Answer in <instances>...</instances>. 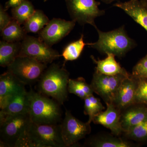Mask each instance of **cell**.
<instances>
[{"instance_id": "12", "label": "cell", "mask_w": 147, "mask_h": 147, "mask_svg": "<svg viewBox=\"0 0 147 147\" xmlns=\"http://www.w3.org/2000/svg\"><path fill=\"white\" fill-rule=\"evenodd\" d=\"M138 84V78L131 74L124 79L117 92L113 104L120 110L135 104Z\"/></svg>"}, {"instance_id": "13", "label": "cell", "mask_w": 147, "mask_h": 147, "mask_svg": "<svg viewBox=\"0 0 147 147\" xmlns=\"http://www.w3.org/2000/svg\"><path fill=\"white\" fill-rule=\"evenodd\" d=\"M107 109L95 116L92 121L111 130L112 134L118 136L123 132L121 122V110L113 103H106Z\"/></svg>"}, {"instance_id": "25", "label": "cell", "mask_w": 147, "mask_h": 147, "mask_svg": "<svg viewBox=\"0 0 147 147\" xmlns=\"http://www.w3.org/2000/svg\"><path fill=\"white\" fill-rule=\"evenodd\" d=\"M87 43L84 41V35L82 34L79 39L68 44L63 51L62 56L65 61L76 60L79 57Z\"/></svg>"}, {"instance_id": "30", "label": "cell", "mask_w": 147, "mask_h": 147, "mask_svg": "<svg viewBox=\"0 0 147 147\" xmlns=\"http://www.w3.org/2000/svg\"><path fill=\"white\" fill-rule=\"evenodd\" d=\"M13 18L11 17L6 11L3 7V6L0 7V30L1 31L7 26L12 21Z\"/></svg>"}, {"instance_id": "3", "label": "cell", "mask_w": 147, "mask_h": 147, "mask_svg": "<svg viewBox=\"0 0 147 147\" xmlns=\"http://www.w3.org/2000/svg\"><path fill=\"white\" fill-rule=\"evenodd\" d=\"M98 35L96 42L87 43V45L103 54L112 53L119 58L123 57L136 46V43L127 35L124 26L108 32L95 28Z\"/></svg>"}, {"instance_id": "29", "label": "cell", "mask_w": 147, "mask_h": 147, "mask_svg": "<svg viewBox=\"0 0 147 147\" xmlns=\"http://www.w3.org/2000/svg\"><path fill=\"white\" fill-rule=\"evenodd\" d=\"M131 75L139 79H147V54L134 66Z\"/></svg>"}, {"instance_id": "27", "label": "cell", "mask_w": 147, "mask_h": 147, "mask_svg": "<svg viewBox=\"0 0 147 147\" xmlns=\"http://www.w3.org/2000/svg\"><path fill=\"white\" fill-rule=\"evenodd\" d=\"M125 136L129 139L143 141L147 139V120L124 132Z\"/></svg>"}, {"instance_id": "18", "label": "cell", "mask_w": 147, "mask_h": 147, "mask_svg": "<svg viewBox=\"0 0 147 147\" xmlns=\"http://www.w3.org/2000/svg\"><path fill=\"white\" fill-rule=\"evenodd\" d=\"M107 57L104 59L96 60L94 56H91L92 60L96 64V70L99 73L109 76L123 74L129 76L130 74L122 67L115 59V56L112 53L106 54Z\"/></svg>"}, {"instance_id": "23", "label": "cell", "mask_w": 147, "mask_h": 147, "mask_svg": "<svg viewBox=\"0 0 147 147\" xmlns=\"http://www.w3.org/2000/svg\"><path fill=\"white\" fill-rule=\"evenodd\" d=\"M35 11L32 3L28 0H23L21 3L11 8L12 18L20 25L24 24Z\"/></svg>"}, {"instance_id": "11", "label": "cell", "mask_w": 147, "mask_h": 147, "mask_svg": "<svg viewBox=\"0 0 147 147\" xmlns=\"http://www.w3.org/2000/svg\"><path fill=\"white\" fill-rule=\"evenodd\" d=\"M76 22L53 18L39 32L40 39L51 47L60 41L73 30Z\"/></svg>"}, {"instance_id": "19", "label": "cell", "mask_w": 147, "mask_h": 147, "mask_svg": "<svg viewBox=\"0 0 147 147\" xmlns=\"http://www.w3.org/2000/svg\"><path fill=\"white\" fill-rule=\"evenodd\" d=\"M21 42L0 41V65L6 67L9 65L18 57Z\"/></svg>"}, {"instance_id": "10", "label": "cell", "mask_w": 147, "mask_h": 147, "mask_svg": "<svg viewBox=\"0 0 147 147\" xmlns=\"http://www.w3.org/2000/svg\"><path fill=\"white\" fill-rule=\"evenodd\" d=\"M61 133L66 147L74 146L91 131L90 123L79 120L66 110L65 115L61 124Z\"/></svg>"}, {"instance_id": "1", "label": "cell", "mask_w": 147, "mask_h": 147, "mask_svg": "<svg viewBox=\"0 0 147 147\" xmlns=\"http://www.w3.org/2000/svg\"><path fill=\"white\" fill-rule=\"evenodd\" d=\"M32 122L29 114L0 115L1 147H26Z\"/></svg>"}, {"instance_id": "4", "label": "cell", "mask_w": 147, "mask_h": 147, "mask_svg": "<svg viewBox=\"0 0 147 147\" xmlns=\"http://www.w3.org/2000/svg\"><path fill=\"white\" fill-rule=\"evenodd\" d=\"M29 115L32 121L39 124H57L61 119L60 104L56 100L35 92H28Z\"/></svg>"}, {"instance_id": "9", "label": "cell", "mask_w": 147, "mask_h": 147, "mask_svg": "<svg viewBox=\"0 0 147 147\" xmlns=\"http://www.w3.org/2000/svg\"><path fill=\"white\" fill-rule=\"evenodd\" d=\"M129 76L121 74L109 76L95 70L90 86L94 92L100 96L105 103H113L122 82Z\"/></svg>"}, {"instance_id": "33", "label": "cell", "mask_w": 147, "mask_h": 147, "mask_svg": "<svg viewBox=\"0 0 147 147\" xmlns=\"http://www.w3.org/2000/svg\"><path fill=\"white\" fill-rule=\"evenodd\" d=\"M142 1L146 3V4L147 5V0H142Z\"/></svg>"}, {"instance_id": "5", "label": "cell", "mask_w": 147, "mask_h": 147, "mask_svg": "<svg viewBox=\"0 0 147 147\" xmlns=\"http://www.w3.org/2000/svg\"><path fill=\"white\" fill-rule=\"evenodd\" d=\"M66 147L61 124H39L32 122L26 147Z\"/></svg>"}, {"instance_id": "32", "label": "cell", "mask_w": 147, "mask_h": 147, "mask_svg": "<svg viewBox=\"0 0 147 147\" xmlns=\"http://www.w3.org/2000/svg\"><path fill=\"white\" fill-rule=\"evenodd\" d=\"M101 1L105 3L110 4L114 1H117V0H101Z\"/></svg>"}, {"instance_id": "2", "label": "cell", "mask_w": 147, "mask_h": 147, "mask_svg": "<svg viewBox=\"0 0 147 147\" xmlns=\"http://www.w3.org/2000/svg\"><path fill=\"white\" fill-rule=\"evenodd\" d=\"M69 75L63 66L53 64L46 69L38 81V92L63 105L68 97Z\"/></svg>"}, {"instance_id": "26", "label": "cell", "mask_w": 147, "mask_h": 147, "mask_svg": "<svg viewBox=\"0 0 147 147\" xmlns=\"http://www.w3.org/2000/svg\"><path fill=\"white\" fill-rule=\"evenodd\" d=\"M84 100V113L89 116L88 122L91 123L95 116L105 110L99 98L94 97L93 94L85 98Z\"/></svg>"}, {"instance_id": "14", "label": "cell", "mask_w": 147, "mask_h": 147, "mask_svg": "<svg viewBox=\"0 0 147 147\" xmlns=\"http://www.w3.org/2000/svg\"><path fill=\"white\" fill-rule=\"evenodd\" d=\"M25 85L14 75L7 71L0 76V107L9 98L26 91Z\"/></svg>"}, {"instance_id": "17", "label": "cell", "mask_w": 147, "mask_h": 147, "mask_svg": "<svg viewBox=\"0 0 147 147\" xmlns=\"http://www.w3.org/2000/svg\"><path fill=\"white\" fill-rule=\"evenodd\" d=\"M0 108V115H14L29 114L28 92L26 90L11 96Z\"/></svg>"}, {"instance_id": "20", "label": "cell", "mask_w": 147, "mask_h": 147, "mask_svg": "<svg viewBox=\"0 0 147 147\" xmlns=\"http://www.w3.org/2000/svg\"><path fill=\"white\" fill-rule=\"evenodd\" d=\"M48 17L42 10H35L24 24V28L27 33L39 32L49 22Z\"/></svg>"}, {"instance_id": "24", "label": "cell", "mask_w": 147, "mask_h": 147, "mask_svg": "<svg viewBox=\"0 0 147 147\" xmlns=\"http://www.w3.org/2000/svg\"><path fill=\"white\" fill-rule=\"evenodd\" d=\"M86 145L95 147H129L131 144L126 141L113 136H103L90 139Z\"/></svg>"}, {"instance_id": "16", "label": "cell", "mask_w": 147, "mask_h": 147, "mask_svg": "<svg viewBox=\"0 0 147 147\" xmlns=\"http://www.w3.org/2000/svg\"><path fill=\"white\" fill-rule=\"evenodd\" d=\"M131 105L121 113V122L123 132L147 120V105Z\"/></svg>"}, {"instance_id": "22", "label": "cell", "mask_w": 147, "mask_h": 147, "mask_svg": "<svg viewBox=\"0 0 147 147\" xmlns=\"http://www.w3.org/2000/svg\"><path fill=\"white\" fill-rule=\"evenodd\" d=\"M68 90L69 92L76 95L84 100L94 92L90 85L87 84L82 77L77 79H69Z\"/></svg>"}, {"instance_id": "6", "label": "cell", "mask_w": 147, "mask_h": 147, "mask_svg": "<svg viewBox=\"0 0 147 147\" xmlns=\"http://www.w3.org/2000/svg\"><path fill=\"white\" fill-rule=\"evenodd\" d=\"M7 67L21 83L31 85L39 81L47 65L32 58L18 57Z\"/></svg>"}, {"instance_id": "8", "label": "cell", "mask_w": 147, "mask_h": 147, "mask_svg": "<svg viewBox=\"0 0 147 147\" xmlns=\"http://www.w3.org/2000/svg\"><path fill=\"white\" fill-rule=\"evenodd\" d=\"M60 56L58 51L45 44L39 38L26 35L21 42L18 57L32 58L47 65Z\"/></svg>"}, {"instance_id": "31", "label": "cell", "mask_w": 147, "mask_h": 147, "mask_svg": "<svg viewBox=\"0 0 147 147\" xmlns=\"http://www.w3.org/2000/svg\"><path fill=\"white\" fill-rule=\"evenodd\" d=\"M23 1V0H8V1L5 3L4 9L7 11L11 7L12 8L18 5Z\"/></svg>"}, {"instance_id": "7", "label": "cell", "mask_w": 147, "mask_h": 147, "mask_svg": "<svg viewBox=\"0 0 147 147\" xmlns=\"http://www.w3.org/2000/svg\"><path fill=\"white\" fill-rule=\"evenodd\" d=\"M67 10L72 21L80 25L88 24L94 28L95 18L105 14L98 8L100 3L96 0H65Z\"/></svg>"}, {"instance_id": "15", "label": "cell", "mask_w": 147, "mask_h": 147, "mask_svg": "<svg viewBox=\"0 0 147 147\" xmlns=\"http://www.w3.org/2000/svg\"><path fill=\"white\" fill-rule=\"evenodd\" d=\"M122 9L147 32V5L142 0H129L113 5Z\"/></svg>"}, {"instance_id": "28", "label": "cell", "mask_w": 147, "mask_h": 147, "mask_svg": "<svg viewBox=\"0 0 147 147\" xmlns=\"http://www.w3.org/2000/svg\"><path fill=\"white\" fill-rule=\"evenodd\" d=\"M135 104L147 105V79L138 78V84L135 96Z\"/></svg>"}, {"instance_id": "21", "label": "cell", "mask_w": 147, "mask_h": 147, "mask_svg": "<svg viewBox=\"0 0 147 147\" xmlns=\"http://www.w3.org/2000/svg\"><path fill=\"white\" fill-rule=\"evenodd\" d=\"M14 19L2 31L3 39L8 42H18L23 40L27 35L24 28Z\"/></svg>"}]
</instances>
